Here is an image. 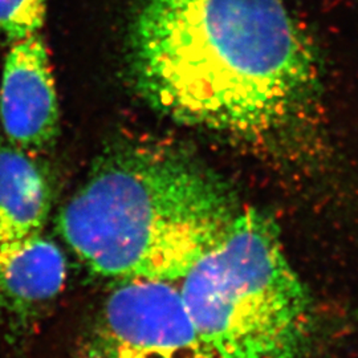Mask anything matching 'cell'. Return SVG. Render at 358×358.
<instances>
[{"label":"cell","instance_id":"6da1fadb","mask_svg":"<svg viewBox=\"0 0 358 358\" xmlns=\"http://www.w3.org/2000/svg\"><path fill=\"white\" fill-rule=\"evenodd\" d=\"M129 68L154 110L185 127L282 148L320 103V65L282 0H142Z\"/></svg>","mask_w":358,"mask_h":358},{"label":"cell","instance_id":"7a4b0ae2","mask_svg":"<svg viewBox=\"0 0 358 358\" xmlns=\"http://www.w3.org/2000/svg\"><path fill=\"white\" fill-rule=\"evenodd\" d=\"M239 211L226 182L192 154L130 143L99 159L57 227L99 275L178 282Z\"/></svg>","mask_w":358,"mask_h":358},{"label":"cell","instance_id":"3957f363","mask_svg":"<svg viewBox=\"0 0 358 358\" xmlns=\"http://www.w3.org/2000/svg\"><path fill=\"white\" fill-rule=\"evenodd\" d=\"M179 289L217 358H300L306 352L313 328L310 297L276 224L255 208H241Z\"/></svg>","mask_w":358,"mask_h":358},{"label":"cell","instance_id":"277c9868","mask_svg":"<svg viewBox=\"0 0 358 358\" xmlns=\"http://www.w3.org/2000/svg\"><path fill=\"white\" fill-rule=\"evenodd\" d=\"M87 358H217L173 282L124 280L103 303Z\"/></svg>","mask_w":358,"mask_h":358},{"label":"cell","instance_id":"5b68a950","mask_svg":"<svg viewBox=\"0 0 358 358\" xmlns=\"http://www.w3.org/2000/svg\"><path fill=\"white\" fill-rule=\"evenodd\" d=\"M4 138L28 153L50 149L60 133L51 62L40 34L10 44L0 83Z\"/></svg>","mask_w":358,"mask_h":358},{"label":"cell","instance_id":"8992f818","mask_svg":"<svg viewBox=\"0 0 358 358\" xmlns=\"http://www.w3.org/2000/svg\"><path fill=\"white\" fill-rule=\"evenodd\" d=\"M66 271L64 252L43 234L0 243V312L34 316L63 291Z\"/></svg>","mask_w":358,"mask_h":358},{"label":"cell","instance_id":"52a82bcc","mask_svg":"<svg viewBox=\"0 0 358 358\" xmlns=\"http://www.w3.org/2000/svg\"><path fill=\"white\" fill-rule=\"evenodd\" d=\"M51 206L45 167L35 154L0 138V243L43 234Z\"/></svg>","mask_w":358,"mask_h":358},{"label":"cell","instance_id":"ba28073f","mask_svg":"<svg viewBox=\"0 0 358 358\" xmlns=\"http://www.w3.org/2000/svg\"><path fill=\"white\" fill-rule=\"evenodd\" d=\"M47 0H0V38L8 44L38 34Z\"/></svg>","mask_w":358,"mask_h":358}]
</instances>
